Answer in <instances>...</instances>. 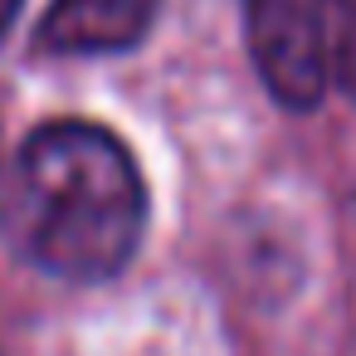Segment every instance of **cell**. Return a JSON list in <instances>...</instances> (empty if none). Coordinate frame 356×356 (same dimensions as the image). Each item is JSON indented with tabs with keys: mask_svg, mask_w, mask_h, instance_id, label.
Returning <instances> with one entry per match:
<instances>
[{
	"mask_svg": "<svg viewBox=\"0 0 356 356\" xmlns=\"http://www.w3.org/2000/svg\"><path fill=\"white\" fill-rule=\"evenodd\" d=\"M0 225L10 249L59 283L118 278L147 234V186L132 152L93 122H49L20 147Z\"/></svg>",
	"mask_w": 356,
	"mask_h": 356,
	"instance_id": "cell-1",
	"label": "cell"
},
{
	"mask_svg": "<svg viewBox=\"0 0 356 356\" xmlns=\"http://www.w3.org/2000/svg\"><path fill=\"white\" fill-rule=\"evenodd\" d=\"M244 40L264 88L307 113L327 93V6L322 0H244Z\"/></svg>",
	"mask_w": 356,
	"mask_h": 356,
	"instance_id": "cell-2",
	"label": "cell"
},
{
	"mask_svg": "<svg viewBox=\"0 0 356 356\" xmlns=\"http://www.w3.org/2000/svg\"><path fill=\"white\" fill-rule=\"evenodd\" d=\"M161 0H54L40 20V49L64 59L122 54L147 40Z\"/></svg>",
	"mask_w": 356,
	"mask_h": 356,
	"instance_id": "cell-3",
	"label": "cell"
},
{
	"mask_svg": "<svg viewBox=\"0 0 356 356\" xmlns=\"http://www.w3.org/2000/svg\"><path fill=\"white\" fill-rule=\"evenodd\" d=\"M20 6H25V0H0V40H6V30L15 25V15H20Z\"/></svg>",
	"mask_w": 356,
	"mask_h": 356,
	"instance_id": "cell-4",
	"label": "cell"
},
{
	"mask_svg": "<svg viewBox=\"0 0 356 356\" xmlns=\"http://www.w3.org/2000/svg\"><path fill=\"white\" fill-rule=\"evenodd\" d=\"M327 10H346V15H356V0H322Z\"/></svg>",
	"mask_w": 356,
	"mask_h": 356,
	"instance_id": "cell-5",
	"label": "cell"
}]
</instances>
